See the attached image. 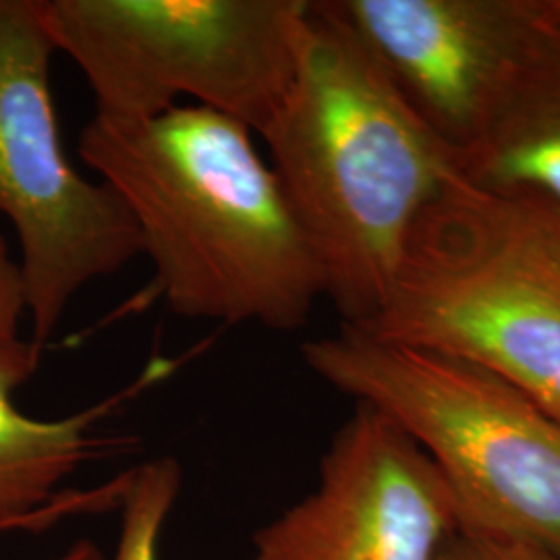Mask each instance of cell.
I'll return each mask as SVG.
<instances>
[{
    "label": "cell",
    "instance_id": "cell-13",
    "mask_svg": "<svg viewBox=\"0 0 560 560\" xmlns=\"http://www.w3.org/2000/svg\"><path fill=\"white\" fill-rule=\"evenodd\" d=\"M436 560H560L557 552L534 541L457 527Z\"/></svg>",
    "mask_w": 560,
    "mask_h": 560
},
{
    "label": "cell",
    "instance_id": "cell-5",
    "mask_svg": "<svg viewBox=\"0 0 560 560\" xmlns=\"http://www.w3.org/2000/svg\"><path fill=\"white\" fill-rule=\"evenodd\" d=\"M310 0H40L55 50L101 119L148 120L191 98L260 136L298 69Z\"/></svg>",
    "mask_w": 560,
    "mask_h": 560
},
{
    "label": "cell",
    "instance_id": "cell-4",
    "mask_svg": "<svg viewBox=\"0 0 560 560\" xmlns=\"http://www.w3.org/2000/svg\"><path fill=\"white\" fill-rule=\"evenodd\" d=\"M307 368L370 405L439 467L459 527L560 557V420L480 363L340 326L301 347Z\"/></svg>",
    "mask_w": 560,
    "mask_h": 560
},
{
    "label": "cell",
    "instance_id": "cell-10",
    "mask_svg": "<svg viewBox=\"0 0 560 560\" xmlns=\"http://www.w3.org/2000/svg\"><path fill=\"white\" fill-rule=\"evenodd\" d=\"M455 164L460 179L481 191L540 203L560 217V0H544Z\"/></svg>",
    "mask_w": 560,
    "mask_h": 560
},
{
    "label": "cell",
    "instance_id": "cell-3",
    "mask_svg": "<svg viewBox=\"0 0 560 560\" xmlns=\"http://www.w3.org/2000/svg\"><path fill=\"white\" fill-rule=\"evenodd\" d=\"M358 330L480 363L560 420L559 214L455 173L416 222L381 312Z\"/></svg>",
    "mask_w": 560,
    "mask_h": 560
},
{
    "label": "cell",
    "instance_id": "cell-14",
    "mask_svg": "<svg viewBox=\"0 0 560 560\" xmlns=\"http://www.w3.org/2000/svg\"><path fill=\"white\" fill-rule=\"evenodd\" d=\"M57 560H106L101 548L90 540H80L73 544L62 557Z\"/></svg>",
    "mask_w": 560,
    "mask_h": 560
},
{
    "label": "cell",
    "instance_id": "cell-11",
    "mask_svg": "<svg viewBox=\"0 0 560 560\" xmlns=\"http://www.w3.org/2000/svg\"><path fill=\"white\" fill-rule=\"evenodd\" d=\"M179 460L173 457L141 463L131 469L122 494L119 546L115 560H161L162 527L179 499Z\"/></svg>",
    "mask_w": 560,
    "mask_h": 560
},
{
    "label": "cell",
    "instance_id": "cell-8",
    "mask_svg": "<svg viewBox=\"0 0 560 560\" xmlns=\"http://www.w3.org/2000/svg\"><path fill=\"white\" fill-rule=\"evenodd\" d=\"M400 96L455 154L474 140L544 0H335Z\"/></svg>",
    "mask_w": 560,
    "mask_h": 560
},
{
    "label": "cell",
    "instance_id": "cell-2",
    "mask_svg": "<svg viewBox=\"0 0 560 560\" xmlns=\"http://www.w3.org/2000/svg\"><path fill=\"white\" fill-rule=\"evenodd\" d=\"M342 326L376 318L455 154L400 96L335 0L303 20L293 83L260 133Z\"/></svg>",
    "mask_w": 560,
    "mask_h": 560
},
{
    "label": "cell",
    "instance_id": "cell-6",
    "mask_svg": "<svg viewBox=\"0 0 560 560\" xmlns=\"http://www.w3.org/2000/svg\"><path fill=\"white\" fill-rule=\"evenodd\" d=\"M40 0H0V214L20 241L34 342L81 291L141 256L138 226L102 180L69 162L50 92L55 55Z\"/></svg>",
    "mask_w": 560,
    "mask_h": 560
},
{
    "label": "cell",
    "instance_id": "cell-7",
    "mask_svg": "<svg viewBox=\"0 0 560 560\" xmlns=\"http://www.w3.org/2000/svg\"><path fill=\"white\" fill-rule=\"evenodd\" d=\"M457 527L439 467L358 402L322 457L314 492L256 532L252 560H436Z\"/></svg>",
    "mask_w": 560,
    "mask_h": 560
},
{
    "label": "cell",
    "instance_id": "cell-1",
    "mask_svg": "<svg viewBox=\"0 0 560 560\" xmlns=\"http://www.w3.org/2000/svg\"><path fill=\"white\" fill-rule=\"evenodd\" d=\"M252 133L180 104L133 122L92 117L78 150L131 214L171 312L293 332L326 298V282Z\"/></svg>",
    "mask_w": 560,
    "mask_h": 560
},
{
    "label": "cell",
    "instance_id": "cell-12",
    "mask_svg": "<svg viewBox=\"0 0 560 560\" xmlns=\"http://www.w3.org/2000/svg\"><path fill=\"white\" fill-rule=\"evenodd\" d=\"M27 316L20 264L0 235V368L30 381L38 370L42 345L21 337V322Z\"/></svg>",
    "mask_w": 560,
    "mask_h": 560
},
{
    "label": "cell",
    "instance_id": "cell-9",
    "mask_svg": "<svg viewBox=\"0 0 560 560\" xmlns=\"http://www.w3.org/2000/svg\"><path fill=\"white\" fill-rule=\"evenodd\" d=\"M173 370V361H152L138 381L101 402L60 420H36L13 402L23 381L0 368V532H42L73 515L120 506L131 469L90 490L59 488L83 465L127 453L138 442L101 434L96 425Z\"/></svg>",
    "mask_w": 560,
    "mask_h": 560
}]
</instances>
